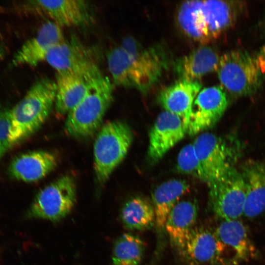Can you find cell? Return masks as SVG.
Instances as JSON below:
<instances>
[{"mask_svg":"<svg viewBox=\"0 0 265 265\" xmlns=\"http://www.w3.org/2000/svg\"><path fill=\"white\" fill-rule=\"evenodd\" d=\"M198 207L193 200L180 201L168 215L165 231L172 244L179 250L195 227Z\"/></svg>","mask_w":265,"mask_h":265,"instance_id":"22","label":"cell"},{"mask_svg":"<svg viewBox=\"0 0 265 265\" xmlns=\"http://www.w3.org/2000/svg\"><path fill=\"white\" fill-rule=\"evenodd\" d=\"M145 249V243L139 237L129 233L123 234L113 243L112 265H139Z\"/></svg>","mask_w":265,"mask_h":265,"instance_id":"25","label":"cell"},{"mask_svg":"<svg viewBox=\"0 0 265 265\" xmlns=\"http://www.w3.org/2000/svg\"><path fill=\"white\" fill-rule=\"evenodd\" d=\"M240 172L245 188L243 216L254 218L265 212V158L245 161Z\"/></svg>","mask_w":265,"mask_h":265,"instance_id":"17","label":"cell"},{"mask_svg":"<svg viewBox=\"0 0 265 265\" xmlns=\"http://www.w3.org/2000/svg\"><path fill=\"white\" fill-rule=\"evenodd\" d=\"M209 204L221 220L243 216L245 188L240 171L234 167L209 185Z\"/></svg>","mask_w":265,"mask_h":265,"instance_id":"8","label":"cell"},{"mask_svg":"<svg viewBox=\"0 0 265 265\" xmlns=\"http://www.w3.org/2000/svg\"><path fill=\"white\" fill-rule=\"evenodd\" d=\"M177 169L184 174L191 176L204 182V175L193 144L185 146L180 151Z\"/></svg>","mask_w":265,"mask_h":265,"instance_id":"26","label":"cell"},{"mask_svg":"<svg viewBox=\"0 0 265 265\" xmlns=\"http://www.w3.org/2000/svg\"><path fill=\"white\" fill-rule=\"evenodd\" d=\"M45 61L57 73L86 70L96 65L87 49L74 36L53 48Z\"/></svg>","mask_w":265,"mask_h":265,"instance_id":"20","label":"cell"},{"mask_svg":"<svg viewBox=\"0 0 265 265\" xmlns=\"http://www.w3.org/2000/svg\"><path fill=\"white\" fill-rule=\"evenodd\" d=\"M65 40L62 27L50 21L44 23L36 34L27 40L14 55V66H36L45 61L49 52Z\"/></svg>","mask_w":265,"mask_h":265,"instance_id":"13","label":"cell"},{"mask_svg":"<svg viewBox=\"0 0 265 265\" xmlns=\"http://www.w3.org/2000/svg\"><path fill=\"white\" fill-rule=\"evenodd\" d=\"M113 92L112 81L98 70L91 78L85 96L67 114L65 132L79 139L88 138L97 133L112 103Z\"/></svg>","mask_w":265,"mask_h":265,"instance_id":"3","label":"cell"},{"mask_svg":"<svg viewBox=\"0 0 265 265\" xmlns=\"http://www.w3.org/2000/svg\"><path fill=\"white\" fill-rule=\"evenodd\" d=\"M209 185L234 167L235 152L224 140L210 132L200 134L192 143Z\"/></svg>","mask_w":265,"mask_h":265,"instance_id":"10","label":"cell"},{"mask_svg":"<svg viewBox=\"0 0 265 265\" xmlns=\"http://www.w3.org/2000/svg\"><path fill=\"white\" fill-rule=\"evenodd\" d=\"M27 10L45 15L60 27L81 26L90 19L88 4L82 0H35L24 4Z\"/></svg>","mask_w":265,"mask_h":265,"instance_id":"14","label":"cell"},{"mask_svg":"<svg viewBox=\"0 0 265 265\" xmlns=\"http://www.w3.org/2000/svg\"><path fill=\"white\" fill-rule=\"evenodd\" d=\"M187 133L182 119L164 110L159 114L149 132L148 156L152 162H156Z\"/></svg>","mask_w":265,"mask_h":265,"instance_id":"12","label":"cell"},{"mask_svg":"<svg viewBox=\"0 0 265 265\" xmlns=\"http://www.w3.org/2000/svg\"><path fill=\"white\" fill-rule=\"evenodd\" d=\"M255 59L261 73L265 75V45L261 48Z\"/></svg>","mask_w":265,"mask_h":265,"instance_id":"28","label":"cell"},{"mask_svg":"<svg viewBox=\"0 0 265 265\" xmlns=\"http://www.w3.org/2000/svg\"><path fill=\"white\" fill-rule=\"evenodd\" d=\"M201 87L198 80H179L162 89L157 100L165 110L181 117L187 130L191 107Z\"/></svg>","mask_w":265,"mask_h":265,"instance_id":"19","label":"cell"},{"mask_svg":"<svg viewBox=\"0 0 265 265\" xmlns=\"http://www.w3.org/2000/svg\"><path fill=\"white\" fill-rule=\"evenodd\" d=\"M120 218L124 227L131 231H145L155 225L152 202L140 196L132 197L124 203L120 210Z\"/></svg>","mask_w":265,"mask_h":265,"instance_id":"24","label":"cell"},{"mask_svg":"<svg viewBox=\"0 0 265 265\" xmlns=\"http://www.w3.org/2000/svg\"><path fill=\"white\" fill-rule=\"evenodd\" d=\"M216 71L222 87L234 96L252 94L262 82L263 75L255 58L242 50L230 51L220 56Z\"/></svg>","mask_w":265,"mask_h":265,"instance_id":"5","label":"cell"},{"mask_svg":"<svg viewBox=\"0 0 265 265\" xmlns=\"http://www.w3.org/2000/svg\"><path fill=\"white\" fill-rule=\"evenodd\" d=\"M77 200L74 178L62 176L42 188L36 194L26 213L28 218L58 222L72 211Z\"/></svg>","mask_w":265,"mask_h":265,"instance_id":"6","label":"cell"},{"mask_svg":"<svg viewBox=\"0 0 265 265\" xmlns=\"http://www.w3.org/2000/svg\"><path fill=\"white\" fill-rule=\"evenodd\" d=\"M188 265H220L221 252L213 231L195 227L178 250Z\"/></svg>","mask_w":265,"mask_h":265,"instance_id":"16","label":"cell"},{"mask_svg":"<svg viewBox=\"0 0 265 265\" xmlns=\"http://www.w3.org/2000/svg\"><path fill=\"white\" fill-rule=\"evenodd\" d=\"M220 57L212 48L202 46L176 59L173 63V70L179 80H197L196 79L216 71Z\"/></svg>","mask_w":265,"mask_h":265,"instance_id":"21","label":"cell"},{"mask_svg":"<svg viewBox=\"0 0 265 265\" xmlns=\"http://www.w3.org/2000/svg\"><path fill=\"white\" fill-rule=\"evenodd\" d=\"M128 53L132 73L140 85L149 91L159 80L171 63L167 50L160 44L145 47L131 36L120 45Z\"/></svg>","mask_w":265,"mask_h":265,"instance_id":"7","label":"cell"},{"mask_svg":"<svg viewBox=\"0 0 265 265\" xmlns=\"http://www.w3.org/2000/svg\"><path fill=\"white\" fill-rule=\"evenodd\" d=\"M94 144V166L97 182L103 185L126 157L133 134L129 126L119 120L103 124Z\"/></svg>","mask_w":265,"mask_h":265,"instance_id":"4","label":"cell"},{"mask_svg":"<svg viewBox=\"0 0 265 265\" xmlns=\"http://www.w3.org/2000/svg\"><path fill=\"white\" fill-rule=\"evenodd\" d=\"M98 70L95 65L87 70L57 73L54 107L57 114L67 115L79 104L87 92L91 78Z\"/></svg>","mask_w":265,"mask_h":265,"instance_id":"15","label":"cell"},{"mask_svg":"<svg viewBox=\"0 0 265 265\" xmlns=\"http://www.w3.org/2000/svg\"><path fill=\"white\" fill-rule=\"evenodd\" d=\"M185 180L172 179L158 186L152 194V203L155 214V225L158 231H164L168 214L189 189Z\"/></svg>","mask_w":265,"mask_h":265,"instance_id":"23","label":"cell"},{"mask_svg":"<svg viewBox=\"0 0 265 265\" xmlns=\"http://www.w3.org/2000/svg\"><path fill=\"white\" fill-rule=\"evenodd\" d=\"M6 53V48L4 44L0 42V63L4 58Z\"/></svg>","mask_w":265,"mask_h":265,"instance_id":"29","label":"cell"},{"mask_svg":"<svg viewBox=\"0 0 265 265\" xmlns=\"http://www.w3.org/2000/svg\"><path fill=\"white\" fill-rule=\"evenodd\" d=\"M238 1L187 0L178 9L177 21L189 38L205 45L217 38L236 20L241 9Z\"/></svg>","mask_w":265,"mask_h":265,"instance_id":"1","label":"cell"},{"mask_svg":"<svg viewBox=\"0 0 265 265\" xmlns=\"http://www.w3.org/2000/svg\"><path fill=\"white\" fill-rule=\"evenodd\" d=\"M56 91L55 81L40 79L10 110V147L33 135L45 123L54 106Z\"/></svg>","mask_w":265,"mask_h":265,"instance_id":"2","label":"cell"},{"mask_svg":"<svg viewBox=\"0 0 265 265\" xmlns=\"http://www.w3.org/2000/svg\"><path fill=\"white\" fill-rule=\"evenodd\" d=\"M213 232L220 246V265H239L257 258V249L239 219L221 220Z\"/></svg>","mask_w":265,"mask_h":265,"instance_id":"9","label":"cell"},{"mask_svg":"<svg viewBox=\"0 0 265 265\" xmlns=\"http://www.w3.org/2000/svg\"><path fill=\"white\" fill-rule=\"evenodd\" d=\"M228 105L227 93L222 86L201 90L191 107L187 133L193 135L213 127L220 119Z\"/></svg>","mask_w":265,"mask_h":265,"instance_id":"11","label":"cell"},{"mask_svg":"<svg viewBox=\"0 0 265 265\" xmlns=\"http://www.w3.org/2000/svg\"><path fill=\"white\" fill-rule=\"evenodd\" d=\"M58 164L52 152L37 150L21 154L10 162L8 172L14 179L25 182L39 181L54 170Z\"/></svg>","mask_w":265,"mask_h":265,"instance_id":"18","label":"cell"},{"mask_svg":"<svg viewBox=\"0 0 265 265\" xmlns=\"http://www.w3.org/2000/svg\"><path fill=\"white\" fill-rule=\"evenodd\" d=\"M10 110H0V158L10 148Z\"/></svg>","mask_w":265,"mask_h":265,"instance_id":"27","label":"cell"}]
</instances>
